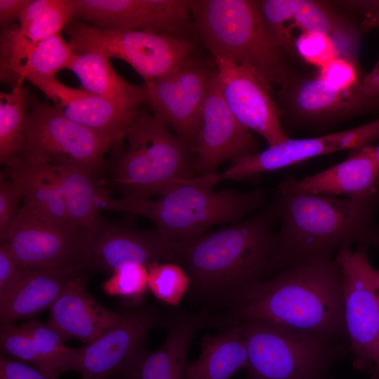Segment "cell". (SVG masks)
<instances>
[{
  "mask_svg": "<svg viewBox=\"0 0 379 379\" xmlns=\"http://www.w3.org/2000/svg\"><path fill=\"white\" fill-rule=\"evenodd\" d=\"M219 302L225 306L224 312L207 313L206 326L264 320L349 341L335 259L288 268L270 279L244 286Z\"/></svg>",
  "mask_w": 379,
  "mask_h": 379,
  "instance_id": "cell-1",
  "label": "cell"
},
{
  "mask_svg": "<svg viewBox=\"0 0 379 379\" xmlns=\"http://www.w3.org/2000/svg\"><path fill=\"white\" fill-rule=\"evenodd\" d=\"M125 138L126 149L115 161L110 178L122 198L161 196L194 177L192 150L157 116L143 114Z\"/></svg>",
  "mask_w": 379,
  "mask_h": 379,
  "instance_id": "cell-6",
  "label": "cell"
},
{
  "mask_svg": "<svg viewBox=\"0 0 379 379\" xmlns=\"http://www.w3.org/2000/svg\"><path fill=\"white\" fill-rule=\"evenodd\" d=\"M1 243L22 267L85 270L86 232L23 206Z\"/></svg>",
  "mask_w": 379,
  "mask_h": 379,
  "instance_id": "cell-10",
  "label": "cell"
},
{
  "mask_svg": "<svg viewBox=\"0 0 379 379\" xmlns=\"http://www.w3.org/2000/svg\"><path fill=\"white\" fill-rule=\"evenodd\" d=\"M317 78L336 90L349 92L359 82L357 65L338 57L321 67Z\"/></svg>",
  "mask_w": 379,
  "mask_h": 379,
  "instance_id": "cell-39",
  "label": "cell"
},
{
  "mask_svg": "<svg viewBox=\"0 0 379 379\" xmlns=\"http://www.w3.org/2000/svg\"><path fill=\"white\" fill-rule=\"evenodd\" d=\"M147 268L152 293L168 305H178L192 283L185 270L170 262H153Z\"/></svg>",
  "mask_w": 379,
  "mask_h": 379,
  "instance_id": "cell-34",
  "label": "cell"
},
{
  "mask_svg": "<svg viewBox=\"0 0 379 379\" xmlns=\"http://www.w3.org/2000/svg\"><path fill=\"white\" fill-rule=\"evenodd\" d=\"M343 288L345 321L353 354V366L359 371L379 373V303L373 291L368 246L359 245L338 251Z\"/></svg>",
  "mask_w": 379,
  "mask_h": 379,
  "instance_id": "cell-11",
  "label": "cell"
},
{
  "mask_svg": "<svg viewBox=\"0 0 379 379\" xmlns=\"http://www.w3.org/2000/svg\"><path fill=\"white\" fill-rule=\"evenodd\" d=\"M76 54L94 52L129 64L149 84L192 57V41L144 30L103 29L81 22L66 26Z\"/></svg>",
  "mask_w": 379,
  "mask_h": 379,
  "instance_id": "cell-9",
  "label": "cell"
},
{
  "mask_svg": "<svg viewBox=\"0 0 379 379\" xmlns=\"http://www.w3.org/2000/svg\"><path fill=\"white\" fill-rule=\"evenodd\" d=\"M23 197L20 185L4 171L0 175V239L4 240L11 222L21 207Z\"/></svg>",
  "mask_w": 379,
  "mask_h": 379,
  "instance_id": "cell-38",
  "label": "cell"
},
{
  "mask_svg": "<svg viewBox=\"0 0 379 379\" xmlns=\"http://www.w3.org/2000/svg\"><path fill=\"white\" fill-rule=\"evenodd\" d=\"M379 138V119L346 131L326 135L288 138L262 151L232 159L229 167L209 177L213 185L227 180H239L271 172L310 158L340 150L356 149Z\"/></svg>",
  "mask_w": 379,
  "mask_h": 379,
  "instance_id": "cell-14",
  "label": "cell"
},
{
  "mask_svg": "<svg viewBox=\"0 0 379 379\" xmlns=\"http://www.w3.org/2000/svg\"><path fill=\"white\" fill-rule=\"evenodd\" d=\"M5 171L20 185L23 206L69 223L60 179L53 167L21 160L18 166L6 168Z\"/></svg>",
  "mask_w": 379,
  "mask_h": 379,
  "instance_id": "cell-28",
  "label": "cell"
},
{
  "mask_svg": "<svg viewBox=\"0 0 379 379\" xmlns=\"http://www.w3.org/2000/svg\"><path fill=\"white\" fill-rule=\"evenodd\" d=\"M32 0H0V25L1 29L13 25Z\"/></svg>",
  "mask_w": 379,
  "mask_h": 379,
  "instance_id": "cell-44",
  "label": "cell"
},
{
  "mask_svg": "<svg viewBox=\"0 0 379 379\" xmlns=\"http://www.w3.org/2000/svg\"><path fill=\"white\" fill-rule=\"evenodd\" d=\"M79 272L67 283L62 294L50 308L46 324L66 340L91 343L116 325L123 313L102 306L88 291L86 278Z\"/></svg>",
  "mask_w": 379,
  "mask_h": 379,
  "instance_id": "cell-22",
  "label": "cell"
},
{
  "mask_svg": "<svg viewBox=\"0 0 379 379\" xmlns=\"http://www.w3.org/2000/svg\"><path fill=\"white\" fill-rule=\"evenodd\" d=\"M352 4L359 9L363 14L360 25L361 30L367 32L379 27V1H353Z\"/></svg>",
  "mask_w": 379,
  "mask_h": 379,
  "instance_id": "cell-43",
  "label": "cell"
},
{
  "mask_svg": "<svg viewBox=\"0 0 379 379\" xmlns=\"http://www.w3.org/2000/svg\"><path fill=\"white\" fill-rule=\"evenodd\" d=\"M264 199L262 190L214 191L192 178L156 199L112 198L109 211L145 217L161 237L179 241L199 237L215 225L238 222Z\"/></svg>",
  "mask_w": 379,
  "mask_h": 379,
  "instance_id": "cell-5",
  "label": "cell"
},
{
  "mask_svg": "<svg viewBox=\"0 0 379 379\" xmlns=\"http://www.w3.org/2000/svg\"><path fill=\"white\" fill-rule=\"evenodd\" d=\"M295 48L307 62L320 68L340 57L336 44L317 33L303 32L295 40Z\"/></svg>",
  "mask_w": 379,
  "mask_h": 379,
  "instance_id": "cell-37",
  "label": "cell"
},
{
  "mask_svg": "<svg viewBox=\"0 0 379 379\" xmlns=\"http://www.w3.org/2000/svg\"><path fill=\"white\" fill-rule=\"evenodd\" d=\"M274 204L280 220L272 274L288 268L333 260L336 250L359 245L379 248L374 211L379 195L341 199L288 188L281 183Z\"/></svg>",
  "mask_w": 379,
  "mask_h": 379,
  "instance_id": "cell-2",
  "label": "cell"
},
{
  "mask_svg": "<svg viewBox=\"0 0 379 379\" xmlns=\"http://www.w3.org/2000/svg\"><path fill=\"white\" fill-rule=\"evenodd\" d=\"M194 31L214 58L255 72L271 88L290 75L265 27L259 1L187 0Z\"/></svg>",
  "mask_w": 379,
  "mask_h": 379,
  "instance_id": "cell-4",
  "label": "cell"
},
{
  "mask_svg": "<svg viewBox=\"0 0 379 379\" xmlns=\"http://www.w3.org/2000/svg\"><path fill=\"white\" fill-rule=\"evenodd\" d=\"M349 92L336 90L317 78L300 84L294 95V102L302 114L324 118L353 112Z\"/></svg>",
  "mask_w": 379,
  "mask_h": 379,
  "instance_id": "cell-32",
  "label": "cell"
},
{
  "mask_svg": "<svg viewBox=\"0 0 379 379\" xmlns=\"http://www.w3.org/2000/svg\"><path fill=\"white\" fill-rule=\"evenodd\" d=\"M63 194L69 222L86 232L102 220L100 211L106 210L111 197L95 175L79 168H54Z\"/></svg>",
  "mask_w": 379,
  "mask_h": 379,
  "instance_id": "cell-26",
  "label": "cell"
},
{
  "mask_svg": "<svg viewBox=\"0 0 379 379\" xmlns=\"http://www.w3.org/2000/svg\"><path fill=\"white\" fill-rule=\"evenodd\" d=\"M147 266L137 263L126 264L114 270L102 284L103 291L111 296L141 300L148 288Z\"/></svg>",
  "mask_w": 379,
  "mask_h": 379,
  "instance_id": "cell-35",
  "label": "cell"
},
{
  "mask_svg": "<svg viewBox=\"0 0 379 379\" xmlns=\"http://www.w3.org/2000/svg\"><path fill=\"white\" fill-rule=\"evenodd\" d=\"M370 379H379V373L378 372H373L371 375V378Z\"/></svg>",
  "mask_w": 379,
  "mask_h": 379,
  "instance_id": "cell-46",
  "label": "cell"
},
{
  "mask_svg": "<svg viewBox=\"0 0 379 379\" xmlns=\"http://www.w3.org/2000/svg\"><path fill=\"white\" fill-rule=\"evenodd\" d=\"M215 72L192 57L171 73L145 84L153 114L171 128L193 152L204 102Z\"/></svg>",
  "mask_w": 379,
  "mask_h": 379,
  "instance_id": "cell-12",
  "label": "cell"
},
{
  "mask_svg": "<svg viewBox=\"0 0 379 379\" xmlns=\"http://www.w3.org/2000/svg\"><path fill=\"white\" fill-rule=\"evenodd\" d=\"M220 93L236 119L263 138L268 146L289 137L284 131L271 87L252 69L214 58Z\"/></svg>",
  "mask_w": 379,
  "mask_h": 379,
  "instance_id": "cell-17",
  "label": "cell"
},
{
  "mask_svg": "<svg viewBox=\"0 0 379 379\" xmlns=\"http://www.w3.org/2000/svg\"><path fill=\"white\" fill-rule=\"evenodd\" d=\"M29 106L21 160L79 168L95 175L103 171L105 154L117 142L114 138L74 122L31 95Z\"/></svg>",
  "mask_w": 379,
  "mask_h": 379,
  "instance_id": "cell-8",
  "label": "cell"
},
{
  "mask_svg": "<svg viewBox=\"0 0 379 379\" xmlns=\"http://www.w3.org/2000/svg\"><path fill=\"white\" fill-rule=\"evenodd\" d=\"M260 13L273 43L282 51L294 46L291 22H294L289 0L259 1Z\"/></svg>",
  "mask_w": 379,
  "mask_h": 379,
  "instance_id": "cell-36",
  "label": "cell"
},
{
  "mask_svg": "<svg viewBox=\"0 0 379 379\" xmlns=\"http://www.w3.org/2000/svg\"><path fill=\"white\" fill-rule=\"evenodd\" d=\"M161 323L168 332L164 343L153 352L141 347L112 379H187L190 345L205 327L204 315L172 312Z\"/></svg>",
  "mask_w": 379,
  "mask_h": 379,
  "instance_id": "cell-19",
  "label": "cell"
},
{
  "mask_svg": "<svg viewBox=\"0 0 379 379\" xmlns=\"http://www.w3.org/2000/svg\"><path fill=\"white\" fill-rule=\"evenodd\" d=\"M74 15L103 29L144 30L190 41L193 20L185 0H74Z\"/></svg>",
  "mask_w": 379,
  "mask_h": 379,
  "instance_id": "cell-13",
  "label": "cell"
},
{
  "mask_svg": "<svg viewBox=\"0 0 379 379\" xmlns=\"http://www.w3.org/2000/svg\"><path fill=\"white\" fill-rule=\"evenodd\" d=\"M74 15V0H32L18 20L7 28L10 39L25 51L58 34Z\"/></svg>",
  "mask_w": 379,
  "mask_h": 379,
  "instance_id": "cell-30",
  "label": "cell"
},
{
  "mask_svg": "<svg viewBox=\"0 0 379 379\" xmlns=\"http://www.w3.org/2000/svg\"><path fill=\"white\" fill-rule=\"evenodd\" d=\"M29 94L22 84L0 93V161L14 168L21 161L29 117Z\"/></svg>",
  "mask_w": 379,
  "mask_h": 379,
  "instance_id": "cell-31",
  "label": "cell"
},
{
  "mask_svg": "<svg viewBox=\"0 0 379 379\" xmlns=\"http://www.w3.org/2000/svg\"><path fill=\"white\" fill-rule=\"evenodd\" d=\"M289 1L296 25L303 32L328 36L336 44L340 57L357 65L361 29L321 2L310 0Z\"/></svg>",
  "mask_w": 379,
  "mask_h": 379,
  "instance_id": "cell-29",
  "label": "cell"
},
{
  "mask_svg": "<svg viewBox=\"0 0 379 379\" xmlns=\"http://www.w3.org/2000/svg\"><path fill=\"white\" fill-rule=\"evenodd\" d=\"M274 205L221 230L180 242L178 261L194 293L219 302L240 288L272 274L277 244Z\"/></svg>",
  "mask_w": 379,
  "mask_h": 379,
  "instance_id": "cell-3",
  "label": "cell"
},
{
  "mask_svg": "<svg viewBox=\"0 0 379 379\" xmlns=\"http://www.w3.org/2000/svg\"><path fill=\"white\" fill-rule=\"evenodd\" d=\"M370 277L373 291L379 303V271L372 266L370 267Z\"/></svg>",
  "mask_w": 379,
  "mask_h": 379,
  "instance_id": "cell-45",
  "label": "cell"
},
{
  "mask_svg": "<svg viewBox=\"0 0 379 379\" xmlns=\"http://www.w3.org/2000/svg\"><path fill=\"white\" fill-rule=\"evenodd\" d=\"M20 265L5 244L0 246V295H2L18 277Z\"/></svg>",
  "mask_w": 379,
  "mask_h": 379,
  "instance_id": "cell-42",
  "label": "cell"
},
{
  "mask_svg": "<svg viewBox=\"0 0 379 379\" xmlns=\"http://www.w3.org/2000/svg\"><path fill=\"white\" fill-rule=\"evenodd\" d=\"M75 53L69 41L58 34L39 43L30 52L20 71V81L56 77L67 69Z\"/></svg>",
  "mask_w": 379,
  "mask_h": 379,
  "instance_id": "cell-33",
  "label": "cell"
},
{
  "mask_svg": "<svg viewBox=\"0 0 379 379\" xmlns=\"http://www.w3.org/2000/svg\"><path fill=\"white\" fill-rule=\"evenodd\" d=\"M78 269H32L20 267L17 278L0 295L1 324L50 309Z\"/></svg>",
  "mask_w": 379,
  "mask_h": 379,
  "instance_id": "cell-24",
  "label": "cell"
},
{
  "mask_svg": "<svg viewBox=\"0 0 379 379\" xmlns=\"http://www.w3.org/2000/svg\"><path fill=\"white\" fill-rule=\"evenodd\" d=\"M353 112L379 102V58L372 70L349 92Z\"/></svg>",
  "mask_w": 379,
  "mask_h": 379,
  "instance_id": "cell-40",
  "label": "cell"
},
{
  "mask_svg": "<svg viewBox=\"0 0 379 379\" xmlns=\"http://www.w3.org/2000/svg\"><path fill=\"white\" fill-rule=\"evenodd\" d=\"M66 340L46 323L35 320L20 325L1 324V354L59 375L72 371L77 352V349L65 346Z\"/></svg>",
  "mask_w": 379,
  "mask_h": 379,
  "instance_id": "cell-23",
  "label": "cell"
},
{
  "mask_svg": "<svg viewBox=\"0 0 379 379\" xmlns=\"http://www.w3.org/2000/svg\"><path fill=\"white\" fill-rule=\"evenodd\" d=\"M375 152L376 159L379 163V145L375 147Z\"/></svg>",
  "mask_w": 379,
  "mask_h": 379,
  "instance_id": "cell-47",
  "label": "cell"
},
{
  "mask_svg": "<svg viewBox=\"0 0 379 379\" xmlns=\"http://www.w3.org/2000/svg\"><path fill=\"white\" fill-rule=\"evenodd\" d=\"M67 69L79 79L84 90L131 110L147 104L145 84H131L112 67L105 55L88 52L74 55Z\"/></svg>",
  "mask_w": 379,
  "mask_h": 379,
  "instance_id": "cell-25",
  "label": "cell"
},
{
  "mask_svg": "<svg viewBox=\"0 0 379 379\" xmlns=\"http://www.w3.org/2000/svg\"><path fill=\"white\" fill-rule=\"evenodd\" d=\"M85 270L113 272L128 263L148 266L178 260L180 241L168 240L157 230H139L104 219L86 232Z\"/></svg>",
  "mask_w": 379,
  "mask_h": 379,
  "instance_id": "cell-16",
  "label": "cell"
},
{
  "mask_svg": "<svg viewBox=\"0 0 379 379\" xmlns=\"http://www.w3.org/2000/svg\"><path fill=\"white\" fill-rule=\"evenodd\" d=\"M59 376L4 354L0 355V379H58Z\"/></svg>",
  "mask_w": 379,
  "mask_h": 379,
  "instance_id": "cell-41",
  "label": "cell"
},
{
  "mask_svg": "<svg viewBox=\"0 0 379 379\" xmlns=\"http://www.w3.org/2000/svg\"><path fill=\"white\" fill-rule=\"evenodd\" d=\"M258 146L251 131L236 119L227 105L220 91L215 68L202 107L194 149V177L216 174L225 161L258 152Z\"/></svg>",
  "mask_w": 379,
  "mask_h": 379,
  "instance_id": "cell-15",
  "label": "cell"
},
{
  "mask_svg": "<svg viewBox=\"0 0 379 379\" xmlns=\"http://www.w3.org/2000/svg\"><path fill=\"white\" fill-rule=\"evenodd\" d=\"M284 186L300 192L350 199L379 195V163L375 147L366 145L354 149L342 162L302 179L288 178Z\"/></svg>",
  "mask_w": 379,
  "mask_h": 379,
  "instance_id": "cell-21",
  "label": "cell"
},
{
  "mask_svg": "<svg viewBox=\"0 0 379 379\" xmlns=\"http://www.w3.org/2000/svg\"><path fill=\"white\" fill-rule=\"evenodd\" d=\"M31 83L51 99L55 107L68 119L111 136L117 142L125 138L143 114L140 110L125 108L84 89L69 87L56 77Z\"/></svg>",
  "mask_w": 379,
  "mask_h": 379,
  "instance_id": "cell-20",
  "label": "cell"
},
{
  "mask_svg": "<svg viewBox=\"0 0 379 379\" xmlns=\"http://www.w3.org/2000/svg\"><path fill=\"white\" fill-rule=\"evenodd\" d=\"M161 315L150 307L123 313L121 319L77 352L72 371L81 379H112L142 347L147 331L162 321Z\"/></svg>",
  "mask_w": 379,
  "mask_h": 379,
  "instance_id": "cell-18",
  "label": "cell"
},
{
  "mask_svg": "<svg viewBox=\"0 0 379 379\" xmlns=\"http://www.w3.org/2000/svg\"><path fill=\"white\" fill-rule=\"evenodd\" d=\"M199 359L188 365L187 379H230L247 368L248 353L240 324L217 335H205Z\"/></svg>",
  "mask_w": 379,
  "mask_h": 379,
  "instance_id": "cell-27",
  "label": "cell"
},
{
  "mask_svg": "<svg viewBox=\"0 0 379 379\" xmlns=\"http://www.w3.org/2000/svg\"><path fill=\"white\" fill-rule=\"evenodd\" d=\"M248 353L246 379H331L349 341L264 320L239 323Z\"/></svg>",
  "mask_w": 379,
  "mask_h": 379,
  "instance_id": "cell-7",
  "label": "cell"
}]
</instances>
